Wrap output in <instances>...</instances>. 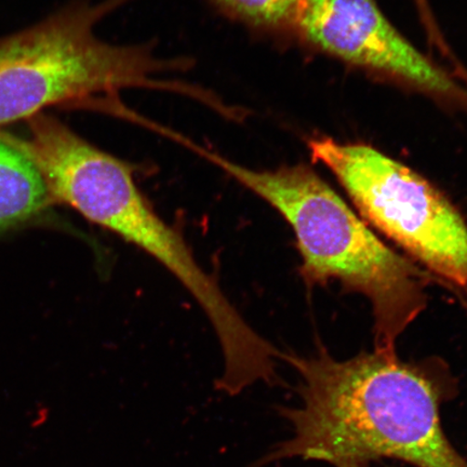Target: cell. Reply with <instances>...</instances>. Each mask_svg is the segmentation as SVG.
Returning a JSON list of instances; mask_svg holds the SVG:
<instances>
[{
  "label": "cell",
  "mask_w": 467,
  "mask_h": 467,
  "mask_svg": "<svg viewBox=\"0 0 467 467\" xmlns=\"http://www.w3.org/2000/svg\"><path fill=\"white\" fill-rule=\"evenodd\" d=\"M300 377L301 405L279 407L294 436L248 467L285 459L335 467H369L395 459L416 467H467L443 431L441 407L455 379L441 360L406 363L396 353L336 360L323 348L312 358L282 353Z\"/></svg>",
  "instance_id": "obj_1"
},
{
  "label": "cell",
  "mask_w": 467,
  "mask_h": 467,
  "mask_svg": "<svg viewBox=\"0 0 467 467\" xmlns=\"http://www.w3.org/2000/svg\"><path fill=\"white\" fill-rule=\"evenodd\" d=\"M28 121V138H15L13 143L36 166L52 200L159 262L206 314L224 360L215 389L237 396L256 383H275L279 350L232 305L182 234L157 213L140 190L133 166L86 141L55 117L39 114Z\"/></svg>",
  "instance_id": "obj_2"
},
{
  "label": "cell",
  "mask_w": 467,
  "mask_h": 467,
  "mask_svg": "<svg viewBox=\"0 0 467 467\" xmlns=\"http://www.w3.org/2000/svg\"><path fill=\"white\" fill-rule=\"evenodd\" d=\"M183 146L282 215L295 233L306 285L338 280L346 290L366 296L375 317V350L396 353L397 338L424 311L425 288L434 275L379 241L311 167L256 171L189 138Z\"/></svg>",
  "instance_id": "obj_3"
},
{
  "label": "cell",
  "mask_w": 467,
  "mask_h": 467,
  "mask_svg": "<svg viewBox=\"0 0 467 467\" xmlns=\"http://www.w3.org/2000/svg\"><path fill=\"white\" fill-rule=\"evenodd\" d=\"M128 2H76L0 39V127L31 119L54 105L78 109L97 96L115 97L132 88L194 98L196 87L156 79L184 71L190 60L157 57L148 45H114L97 37L98 23Z\"/></svg>",
  "instance_id": "obj_4"
},
{
  "label": "cell",
  "mask_w": 467,
  "mask_h": 467,
  "mask_svg": "<svg viewBox=\"0 0 467 467\" xmlns=\"http://www.w3.org/2000/svg\"><path fill=\"white\" fill-rule=\"evenodd\" d=\"M363 217L443 282L467 287V224L451 201L412 169L366 143L313 139Z\"/></svg>",
  "instance_id": "obj_5"
},
{
  "label": "cell",
  "mask_w": 467,
  "mask_h": 467,
  "mask_svg": "<svg viewBox=\"0 0 467 467\" xmlns=\"http://www.w3.org/2000/svg\"><path fill=\"white\" fill-rule=\"evenodd\" d=\"M292 38L344 63L467 110V89L409 43L376 0H303Z\"/></svg>",
  "instance_id": "obj_6"
},
{
  "label": "cell",
  "mask_w": 467,
  "mask_h": 467,
  "mask_svg": "<svg viewBox=\"0 0 467 467\" xmlns=\"http://www.w3.org/2000/svg\"><path fill=\"white\" fill-rule=\"evenodd\" d=\"M52 203L36 166L0 138V236L45 222Z\"/></svg>",
  "instance_id": "obj_7"
},
{
  "label": "cell",
  "mask_w": 467,
  "mask_h": 467,
  "mask_svg": "<svg viewBox=\"0 0 467 467\" xmlns=\"http://www.w3.org/2000/svg\"><path fill=\"white\" fill-rule=\"evenodd\" d=\"M217 13L261 38H292L303 0H207Z\"/></svg>",
  "instance_id": "obj_8"
},
{
  "label": "cell",
  "mask_w": 467,
  "mask_h": 467,
  "mask_svg": "<svg viewBox=\"0 0 467 467\" xmlns=\"http://www.w3.org/2000/svg\"><path fill=\"white\" fill-rule=\"evenodd\" d=\"M417 4L420 16H421L425 28H431L436 26L434 16L429 5V0H414Z\"/></svg>",
  "instance_id": "obj_9"
}]
</instances>
